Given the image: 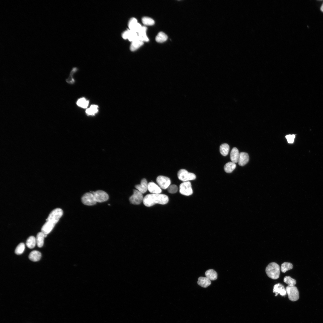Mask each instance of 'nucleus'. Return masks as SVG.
I'll use <instances>...</instances> for the list:
<instances>
[{"label":"nucleus","instance_id":"nucleus-1","mask_svg":"<svg viewBox=\"0 0 323 323\" xmlns=\"http://www.w3.org/2000/svg\"><path fill=\"white\" fill-rule=\"evenodd\" d=\"M63 214V211L60 208H56L53 210L50 213L46 219V222L42 227L41 232L47 236L58 222Z\"/></svg>","mask_w":323,"mask_h":323},{"label":"nucleus","instance_id":"nucleus-2","mask_svg":"<svg viewBox=\"0 0 323 323\" xmlns=\"http://www.w3.org/2000/svg\"><path fill=\"white\" fill-rule=\"evenodd\" d=\"M168 201V197L166 195L150 194H147L144 196L143 202L145 206L149 207L156 204L164 205L167 204Z\"/></svg>","mask_w":323,"mask_h":323},{"label":"nucleus","instance_id":"nucleus-3","mask_svg":"<svg viewBox=\"0 0 323 323\" xmlns=\"http://www.w3.org/2000/svg\"><path fill=\"white\" fill-rule=\"evenodd\" d=\"M265 271L267 276L275 280L279 277L280 266L275 262L269 263L266 267Z\"/></svg>","mask_w":323,"mask_h":323},{"label":"nucleus","instance_id":"nucleus-4","mask_svg":"<svg viewBox=\"0 0 323 323\" xmlns=\"http://www.w3.org/2000/svg\"><path fill=\"white\" fill-rule=\"evenodd\" d=\"M177 176L178 179L183 182L189 181L196 178V176L194 173L189 172L185 169L180 170L178 172Z\"/></svg>","mask_w":323,"mask_h":323},{"label":"nucleus","instance_id":"nucleus-5","mask_svg":"<svg viewBox=\"0 0 323 323\" xmlns=\"http://www.w3.org/2000/svg\"><path fill=\"white\" fill-rule=\"evenodd\" d=\"M286 290L290 300L295 301L298 300L299 298V292L296 287L287 286L286 287Z\"/></svg>","mask_w":323,"mask_h":323},{"label":"nucleus","instance_id":"nucleus-6","mask_svg":"<svg viewBox=\"0 0 323 323\" xmlns=\"http://www.w3.org/2000/svg\"><path fill=\"white\" fill-rule=\"evenodd\" d=\"M179 192L183 195L189 196L193 193L191 185L189 181L183 182L179 185Z\"/></svg>","mask_w":323,"mask_h":323},{"label":"nucleus","instance_id":"nucleus-7","mask_svg":"<svg viewBox=\"0 0 323 323\" xmlns=\"http://www.w3.org/2000/svg\"><path fill=\"white\" fill-rule=\"evenodd\" d=\"M82 202L85 205L91 206L97 203L94 195L92 192L85 193L81 198Z\"/></svg>","mask_w":323,"mask_h":323},{"label":"nucleus","instance_id":"nucleus-8","mask_svg":"<svg viewBox=\"0 0 323 323\" xmlns=\"http://www.w3.org/2000/svg\"><path fill=\"white\" fill-rule=\"evenodd\" d=\"M94 195L97 202H102L107 201L109 198L108 194L105 191L98 190L95 191L91 192Z\"/></svg>","mask_w":323,"mask_h":323},{"label":"nucleus","instance_id":"nucleus-9","mask_svg":"<svg viewBox=\"0 0 323 323\" xmlns=\"http://www.w3.org/2000/svg\"><path fill=\"white\" fill-rule=\"evenodd\" d=\"M143 197L142 194L136 190H133V194L129 197L130 202L134 205H138L143 201Z\"/></svg>","mask_w":323,"mask_h":323},{"label":"nucleus","instance_id":"nucleus-10","mask_svg":"<svg viewBox=\"0 0 323 323\" xmlns=\"http://www.w3.org/2000/svg\"><path fill=\"white\" fill-rule=\"evenodd\" d=\"M156 181L159 186L164 189L167 188L171 183L170 179L163 176H158L156 179Z\"/></svg>","mask_w":323,"mask_h":323},{"label":"nucleus","instance_id":"nucleus-11","mask_svg":"<svg viewBox=\"0 0 323 323\" xmlns=\"http://www.w3.org/2000/svg\"><path fill=\"white\" fill-rule=\"evenodd\" d=\"M128 26L129 29L137 32L141 29L142 26L140 24L137 22V20L135 18H131L128 23Z\"/></svg>","mask_w":323,"mask_h":323},{"label":"nucleus","instance_id":"nucleus-12","mask_svg":"<svg viewBox=\"0 0 323 323\" xmlns=\"http://www.w3.org/2000/svg\"><path fill=\"white\" fill-rule=\"evenodd\" d=\"M273 292L275 293V296H277L278 294L282 296L287 294V291L284 286L280 283H278L273 287Z\"/></svg>","mask_w":323,"mask_h":323},{"label":"nucleus","instance_id":"nucleus-13","mask_svg":"<svg viewBox=\"0 0 323 323\" xmlns=\"http://www.w3.org/2000/svg\"><path fill=\"white\" fill-rule=\"evenodd\" d=\"M148 190L152 194H159L162 191L161 188L153 182L148 183Z\"/></svg>","mask_w":323,"mask_h":323},{"label":"nucleus","instance_id":"nucleus-14","mask_svg":"<svg viewBox=\"0 0 323 323\" xmlns=\"http://www.w3.org/2000/svg\"><path fill=\"white\" fill-rule=\"evenodd\" d=\"M148 184L147 180L144 178L141 180L140 184L136 185L135 188L142 194H144L148 190Z\"/></svg>","mask_w":323,"mask_h":323},{"label":"nucleus","instance_id":"nucleus-15","mask_svg":"<svg viewBox=\"0 0 323 323\" xmlns=\"http://www.w3.org/2000/svg\"><path fill=\"white\" fill-rule=\"evenodd\" d=\"M240 153L237 149L235 147H234L232 149L230 154V158L231 162L234 163H238Z\"/></svg>","mask_w":323,"mask_h":323},{"label":"nucleus","instance_id":"nucleus-16","mask_svg":"<svg viewBox=\"0 0 323 323\" xmlns=\"http://www.w3.org/2000/svg\"><path fill=\"white\" fill-rule=\"evenodd\" d=\"M249 160L248 154L246 153L242 152L240 153V157L238 162L239 165L243 166L246 164Z\"/></svg>","mask_w":323,"mask_h":323},{"label":"nucleus","instance_id":"nucleus-17","mask_svg":"<svg viewBox=\"0 0 323 323\" xmlns=\"http://www.w3.org/2000/svg\"><path fill=\"white\" fill-rule=\"evenodd\" d=\"M147 30V28L146 27L142 26L140 30L137 33L138 38L143 42H147L149 40L146 34Z\"/></svg>","mask_w":323,"mask_h":323},{"label":"nucleus","instance_id":"nucleus-18","mask_svg":"<svg viewBox=\"0 0 323 323\" xmlns=\"http://www.w3.org/2000/svg\"><path fill=\"white\" fill-rule=\"evenodd\" d=\"M198 284L201 287L206 288L211 284V281L206 277H200L198 278L197 282Z\"/></svg>","mask_w":323,"mask_h":323},{"label":"nucleus","instance_id":"nucleus-19","mask_svg":"<svg viewBox=\"0 0 323 323\" xmlns=\"http://www.w3.org/2000/svg\"><path fill=\"white\" fill-rule=\"evenodd\" d=\"M41 257V253L36 250L32 251L29 255V258L34 262L40 260Z\"/></svg>","mask_w":323,"mask_h":323},{"label":"nucleus","instance_id":"nucleus-20","mask_svg":"<svg viewBox=\"0 0 323 323\" xmlns=\"http://www.w3.org/2000/svg\"><path fill=\"white\" fill-rule=\"evenodd\" d=\"M143 44L144 42L140 40L138 37V39L131 42L130 50L132 51H134L141 46Z\"/></svg>","mask_w":323,"mask_h":323},{"label":"nucleus","instance_id":"nucleus-21","mask_svg":"<svg viewBox=\"0 0 323 323\" xmlns=\"http://www.w3.org/2000/svg\"><path fill=\"white\" fill-rule=\"evenodd\" d=\"M46 236L42 232H39L37 235L36 238V243L38 247H42L44 244V238L46 237Z\"/></svg>","mask_w":323,"mask_h":323},{"label":"nucleus","instance_id":"nucleus-22","mask_svg":"<svg viewBox=\"0 0 323 323\" xmlns=\"http://www.w3.org/2000/svg\"><path fill=\"white\" fill-rule=\"evenodd\" d=\"M206 277L210 280H215L217 279V272L213 269L207 270L205 273Z\"/></svg>","mask_w":323,"mask_h":323},{"label":"nucleus","instance_id":"nucleus-23","mask_svg":"<svg viewBox=\"0 0 323 323\" xmlns=\"http://www.w3.org/2000/svg\"><path fill=\"white\" fill-rule=\"evenodd\" d=\"M236 164L235 163L232 162L227 163L224 165V169L225 171L227 173L232 172L235 169Z\"/></svg>","mask_w":323,"mask_h":323},{"label":"nucleus","instance_id":"nucleus-24","mask_svg":"<svg viewBox=\"0 0 323 323\" xmlns=\"http://www.w3.org/2000/svg\"><path fill=\"white\" fill-rule=\"evenodd\" d=\"M97 105L93 104L87 109L86 111V114L88 115H93L97 113L98 111Z\"/></svg>","mask_w":323,"mask_h":323},{"label":"nucleus","instance_id":"nucleus-25","mask_svg":"<svg viewBox=\"0 0 323 323\" xmlns=\"http://www.w3.org/2000/svg\"><path fill=\"white\" fill-rule=\"evenodd\" d=\"M36 243V238L33 236L29 237L27 239L26 245L28 247L32 249L35 246Z\"/></svg>","mask_w":323,"mask_h":323},{"label":"nucleus","instance_id":"nucleus-26","mask_svg":"<svg viewBox=\"0 0 323 323\" xmlns=\"http://www.w3.org/2000/svg\"><path fill=\"white\" fill-rule=\"evenodd\" d=\"M229 150V147L227 144H223L220 146V152L224 156H226L228 154Z\"/></svg>","mask_w":323,"mask_h":323},{"label":"nucleus","instance_id":"nucleus-27","mask_svg":"<svg viewBox=\"0 0 323 323\" xmlns=\"http://www.w3.org/2000/svg\"><path fill=\"white\" fill-rule=\"evenodd\" d=\"M167 35L162 32H160L157 35L156 37V41L160 43L165 41L167 39Z\"/></svg>","mask_w":323,"mask_h":323},{"label":"nucleus","instance_id":"nucleus-28","mask_svg":"<svg viewBox=\"0 0 323 323\" xmlns=\"http://www.w3.org/2000/svg\"><path fill=\"white\" fill-rule=\"evenodd\" d=\"M89 104V101L84 97L79 99L77 102V104L78 106L83 108H86Z\"/></svg>","mask_w":323,"mask_h":323},{"label":"nucleus","instance_id":"nucleus-29","mask_svg":"<svg viewBox=\"0 0 323 323\" xmlns=\"http://www.w3.org/2000/svg\"><path fill=\"white\" fill-rule=\"evenodd\" d=\"M293 266L291 263L285 262L283 263L281 265V270L283 273H285L286 271L292 269Z\"/></svg>","mask_w":323,"mask_h":323},{"label":"nucleus","instance_id":"nucleus-30","mask_svg":"<svg viewBox=\"0 0 323 323\" xmlns=\"http://www.w3.org/2000/svg\"><path fill=\"white\" fill-rule=\"evenodd\" d=\"M284 281L290 286H294L296 284V280L290 276H286L284 278Z\"/></svg>","mask_w":323,"mask_h":323},{"label":"nucleus","instance_id":"nucleus-31","mask_svg":"<svg viewBox=\"0 0 323 323\" xmlns=\"http://www.w3.org/2000/svg\"><path fill=\"white\" fill-rule=\"evenodd\" d=\"M128 30V33L127 39H128L129 41L132 42L138 38V36L137 33L129 29Z\"/></svg>","mask_w":323,"mask_h":323},{"label":"nucleus","instance_id":"nucleus-32","mask_svg":"<svg viewBox=\"0 0 323 323\" xmlns=\"http://www.w3.org/2000/svg\"><path fill=\"white\" fill-rule=\"evenodd\" d=\"M25 249V245L23 243H20L16 247L15 250V253L17 255L22 254Z\"/></svg>","mask_w":323,"mask_h":323},{"label":"nucleus","instance_id":"nucleus-33","mask_svg":"<svg viewBox=\"0 0 323 323\" xmlns=\"http://www.w3.org/2000/svg\"><path fill=\"white\" fill-rule=\"evenodd\" d=\"M142 21L144 25H152L155 23V22L153 19L147 17H144L142 18Z\"/></svg>","mask_w":323,"mask_h":323},{"label":"nucleus","instance_id":"nucleus-34","mask_svg":"<svg viewBox=\"0 0 323 323\" xmlns=\"http://www.w3.org/2000/svg\"><path fill=\"white\" fill-rule=\"evenodd\" d=\"M178 190L177 186L173 184L170 185L167 188L168 192L170 194H174L176 193Z\"/></svg>","mask_w":323,"mask_h":323},{"label":"nucleus","instance_id":"nucleus-35","mask_svg":"<svg viewBox=\"0 0 323 323\" xmlns=\"http://www.w3.org/2000/svg\"><path fill=\"white\" fill-rule=\"evenodd\" d=\"M295 135L294 134L288 135L286 136L285 137L289 143L292 144L293 143Z\"/></svg>","mask_w":323,"mask_h":323},{"label":"nucleus","instance_id":"nucleus-36","mask_svg":"<svg viewBox=\"0 0 323 323\" xmlns=\"http://www.w3.org/2000/svg\"><path fill=\"white\" fill-rule=\"evenodd\" d=\"M128 31L127 29V30L124 31L122 34V37L124 39H127L128 36Z\"/></svg>","mask_w":323,"mask_h":323},{"label":"nucleus","instance_id":"nucleus-37","mask_svg":"<svg viewBox=\"0 0 323 323\" xmlns=\"http://www.w3.org/2000/svg\"><path fill=\"white\" fill-rule=\"evenodd\" d=\"M320 10L322 11L323 12V3L321 7Z\"/></svg>","mask_w":323,"mask_h":323}]
</instances>
